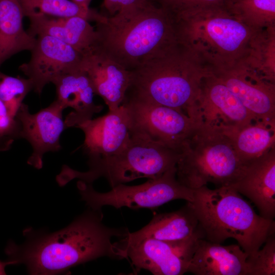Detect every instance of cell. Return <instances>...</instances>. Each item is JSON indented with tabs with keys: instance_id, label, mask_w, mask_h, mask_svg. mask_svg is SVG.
<instances>
[{
	"instance_id": "cell-1",
	"label": "cell",
	"mask_w": 275,
	"mask_h": 275,
	"mask_svg": "<svg viewBox=\"0 0 275 275\" xmlns=\"http://www.w3.org/2000/svg\"><path fill=\"white\" fill-rule=\"evenodd\" d=\"M101 210H89L66 228L51 233L39 232L32 228L23 231L26 241L17 245L10 241L6 248L12 265L22 264L31 274H57L71 267L107 257L127 259L121 240L130 232L127 228H112L104 225Z\"/></svg>"
},
{
	"instance_id": "cell-2",
	"label": "cell",
	"mask_w": 275,
	"mask_h": 275,
	"mask_svg": "<svg viewBox=\"0 0 275 275\" xmlns=\"http://www.w3.org/2000/svg\"><path fill=\"white\" fill-rule=\"evenodd\" d=\"M171 19L178 43L211 70L246 60L261 30L223 7L193 9Z\"/></svg>"
},
{
	"instance_id": "cell-3",
	"label": "cell",
	"mask_w": 275,
	"mask_h": 275,
	"mask_svg": "<svg viewBox=\"0 0 275 275\" xmlns=\"http://www.w3.org/2000/svg\"><path fill=\"white\" fill-rule=\"evenodd\" d=\"M95 30L97 46L130 71L178 44L171 18L150 0L113 16L104 14Z\"/></svg>"
},
{
	"instance_id": "cell-4",
	"label": "cell",
	"mask_w": 275,
	"mask_h": 275,
	"mask_svg": "<svg viewBox=\"0 0 275 275\" xmlns=\"http://www.w3.org/2000/svg\"><path fill=\"white\" fill-rule=\"evenodd\" d=\"M211 69L177 44L131 72L126 94L174 108L202 121L201 85Z\"/></svg>"
},
{
	"instance_id": "cell-5",
	"label": "cell",
	"mask_w": 275,
	"mask_h": 275,
	"mask_svg": "<svg viewBox=\"0 0 275 275\" xmlns=\"http://www.w3.org/2000/svg\"><path fill=\"white\" fill-rule=\"evenodd\" d=\"M190 202L206 240L221 244L234 238L248 255V258L253 257L274 233V221L257 214L231 186L211 189L205 185L194 189V199Z\"/></svg>"
},
{
	"instance_id": "cell-6",
	"label": "cell",
	"mask_w": 275,
	"mask_h": 275,
	"mask_svg": "<svg viewBox=\"0 0 275 275\" xmlns=\"http://www.w3.org/2000/svg\"><path fill=\"white\" fill-rule=\"evenodd\" d=\"M247 166L230 138L218 127L202 122L184 143L176 164V177L192 189L208 183L229 186L241 176Z\"/></svg>"
},
{
	"instance_id": "cell-7",
	"label": "cell",
	"mask_w": 275,
	"mask_h": 275,
	"mask_svg": "<svg viewBox=\"0 0 275 275\" xmlns=\"http://www.w3.org/2000/svg\"><path fill=\"white\" fill-rule=\"evenodd\" d=\"M130 134L128 142L118 152L88 166L87 171L70 168L69 179H78L92 184L96 179L104 177L113 187L138 178H157L176 166L180 152L146 138Z\"/></svg>"
},
{
	"instance_id": "cell-8",
	"label": "cell",
	"mask_w": 275,
	"mask_h": 275,
	"mask_svg": "<svg viewBox=\"0 0 275 275\" xmlns=\"http://www.w3.org/2000/svg\"><path fill=\"white\" fill-rule=\"evenodd\" d=\"M81 200L93 210L104 206L116 208L153 209L174 200L192 202L194 189L181 184L176 177V166L155 179L134 186L120 184L105 193L96 191L92 184L78 180L77 183Z\"/></svg>"
},
{
	"instance_id": "cell-9",
	"label": "cell",
	"mask_w": 275,
	"mask_h": 275,
	"mask_svg": "<svg viewBox=\"0 0 275 275\" xmlns=\"http://www.w3.org/2000/svg\"><path fill=\"white\" fill-rule=\"evenodd\" d=\"M122 104L127 109L130 134L180 153L186 141L203 122L171 107L129 94H126Z\"/></svg>"
},
{
	"instance_id": "cell-10",
	"label": "cell",
	"mask_w": 275,
	"mask_h": 275,
	"mask_svg": "<svg viewBox=\"0 0 275 275\" xmlns=\"http://www.w3.org/2000/svg\"><path fill=\"white\" fill-rule=\"evenodd\" d=\"M30 60L19 69L33 85V90L40 95L44 87L59 76L81 69L83 55L70 45L47 35H39Z\"/></svg>"
},
{
	"instance_id": "cell-11",
	"label": "cell",
	"mask_w": 275,
	"mask_h": 275,
	"mask_svg": "<svg viewBox=\"0 0 275 275\" xmlns=\"http://www.w3.org/2000/svg\"><path fill=\"white\" fill-rule=\"evenodd\" d=\"M211 72L239 98L257 121L275 123V82L266 79L245 61Z\"/></svg>"
},
{
	"instance_id": "cell-12",
	"label": "cell",
	"mask_w": 275,
	"mask_h": 275,
	"mask_svg": "<svg viewBox=\"0 0 275 275\" xmlns=\"http://www.w3.org/2000/svg\"><path fill=\"white\" fill-rule=\"evenodd\" d=\"M65 109L56 99L35 114L30 113L26 104H22L16 118L20 125V138L25 139L32 147L27 161L29 165L40 169L46 153L61 150V136L67 128L63 117Z\"/></svg>"
},
{
	"instance_id": "cell-13",
	"label": "cell",
	"mask_w": 275,
	"mask_h": 275,
	"mask_svg": "<svg viewBox=\"0 0 275 275\" xmlns=\"http://www.w3.org/2000/svg\"><path fill=\"white\" fill-rule=\"evenodd\" d=\"M199 108L203 122L219 128H241L257 121L211 70L202 80Z\"/></svg>"
},
{
	"instance_id": "cell-14",
	"label": "cell",
	"mask_w": 275,
	"mask_h": 275,
	"mask_svg": "<svg viewBox=\"0 0 275 275\" xmlns=\"http://www.w3.org/2000/svg\"><path fill=\"white\" fill-rule=\"evenodd\" d=\"M129 125L127 109L123 104L103 116L78 125L76 128L85 134L82 147L88 157V166L122 149L131 135Z\"/></svg>"
},
{
	"instance_id": "cell-15",
	"label": "cell",
	"mask_w": 275,
	"mask_h": 275,
	"mask_svg": "<svg viewBox=\"0 0 275 275\" xmlns=\"http://www.w3.org/2000/svg\"><path fill=\"white\" fill-rule=\"evenodd\" d=\"M81 69L89 77L95 94L103 99L109 111L117 109L123 102L131 85V72L97 46L83 56Z\"/></svg>"
},
{
	"instance_id": "cell-16",
	"label": "cell",
	"mask_w": 275,
	"mask_h": 275,
	"mask_svg": "<svg viewBox=\"0 0 275 275\" xmlns=\"http://www.w3.org/2000/svg\"><path fill=\"white\" fill-rule=\"evenodd\" d=\"M257 207L259 215L275 217V147L246 166L239 178L230 186Z\"/></svg>"
},
{
	"instance_id": "cell-17",
	"label": "cell",
	"mask_w": 275,
	"mask_h": 275,
	"mask_svg": "<svg viewBox=\"0 0 275 275\" xmlns=\"http://www.w3.org/2000/svg\"><path fill=\"white\" fill-rule=\"evenodd\" d=\"M194 208L190 202L180 209L155 215L145 227L134 232H129L124 239L125 242L152 238L174 244L205 239Z\"/></svg>"
},
{
	"instance_id": "cell-18",
	"label": "cell",
	"mask_w": 275,
	"mask_h": 275,
	"mask_svg": "<svg viewBox=\"0 0 275 275\" xmlns=\"http://www.w3.org/2000/svg\"><path fill=\"white\" fill-rule=\"evenodd\" d=\"M124 242L127 260L134 273L142 269L154 275H181L187 272L189 262L171 243L152 238Z\"/></svg>"
},
{
	"instance_id": "cell-19",
	"label": "cell",
	"mask_w": 275,
	"mask_h": 275,
	"mask_svg": "<svg viewBox=\"0 0 275 275\" xmlns=\"http://www.w3.org/2000/svg\"><path fill=\"white\" fill-rule=\"evenodd\" d=\"M248 255L239 244L198 240L187 272L196 275H250Z\"/></svg>"
},
{
	"instance_id": "cell-20",
	"label": "cell",
	"mask_w": 275,
	"mask_h": 275,
	"mask_svg": "<svg viewBox=\"0 0 275 275\" xmlns=\"http://www.w3.org/2000/svg\"><path fill=\"white\" fill-rule=\"evenodd\" d=\"M52 83L56 87V100L65 108L73 109L64 120L67 128L76 127L102 111L103 106L94 101L93 86L88 75L81 69L63 74Z\"/></svg>"
},
{
	"instance_id": "cell-21",
	"label": "cell",
	"mask_w": 275,
	"mask_h": 275,
	"mask_svg": "<svg viewBox=\"0 0 275 275\" xmlns=\"http://www.w3.org/2000/svg\"><path fill=\"white\" fill-rule=\"evenodd\" d=\"M28 17L30 21L28 32L33 36L43 34L56 38L83 56L97 45L96 31L84 18H59L39 14Z\"/></svg>"
},
{
	"instance_id": "cell-22",
	"label": "cell",
	"mask_w": 275,
	"mask_h": 275,
	"mask_svg": "<svg viewBox=\"0 0 275 275\" xmlns=\"http://www.w3.org/2000/svg\"><path fill=\"white\" fill-rule=\"evenodd\" d=\"M23 10L19 0H0V66L16 53L31 51L36 37L23 26Z\"/></svg>"
},
{
	"instance_id": "cell-23",
	"label": "cell",
	"mask_w": 275,
	"mask_h": 275,
	"mask_svg": "<svg viewBox=\"0 0 275 275\" xmlns=\"http://www.w3.org/2000/svg\"><path fill=\"white\" fill-rule=\"evenodd\" d=\"M218 128L230 138L246 164L275 147V123L256 121L241 128Z\"/></svg>"
},
{
	"instance_id": "cell-24",
	"label": "cell",
	"mask_w": 275,
	"mask_h": 275,
	"mask_svg": "<svg viewBox=\"0 0 275 275\" xmlns=\"http://www.w3.org/2000/svg\"><path fill=\"white\" fill-rule=\"evenodd\" d=\"M24 16L32 14L59 18L81 17L95 23L103 14L72 0H19Z\"/></svg>"
},
{
	"instance_id": "cell-25",
	"label": "cell",
	"mask_w": 275,
	"mask_h": 275,
	"mask_svg": "<svg viewBox=\"0 0 275 275\" xmlns=\"http://www.w3.org/2000/svg\"><path fill=\"white\" fill-rule=\"evenodd\" d=\"M245 61L266 79L275 82V25L260 30Z\"/></svg>"
},
{
	"instance_id": "cell-26",
	"label": "cell",
	"mask_w": 275,
	"mask_h": 275,
	"mask_svg": "<svg viewBox=\"0 0 275 275\" xmlns=\"http://www.w3.org/2000/svg\"><path fill=\"white\" fill-rule=\"evenodd\" d=\"M228 9L255 29L275 25V0H232Z\"/></svg>"
},
{
	"instance_id": "cell-27",
	"label": "cell",
	"mask_w": 275,
	"mask_h": 275,
	"mask_svg": "<svg viewBox=\"0 0 275 275\" xmlns=\"http://www.w3.org/2000/svg\"><path fill=\"white\" fill-rule=\"evenodd\" d=\"M32 90L33 83L28 78L0 72V99L12 116L16 117L24 98Z\"/></svg>"
},
{
	"instance_id": "cell-28",
	"label": "cell",
	"mask_w": 275,
	"mask_h": 275,
	"mask_svg": "<svg viewBox=\"0 0 275 275\" xmlns=\"http://www.w3.org/2000/svg\"><path fill=\"white\" fill-rule=\"evenodd\" d=\"M252 258L247 259L250 275L275 274V235H270Z\"/></svg>"
},
{
	"instance_id": "cell-29",
	"label": "cell",
	"mask_w": 275,
	"mask_h": 275,
	"mask_svg": "<svg viewBox=\"0 0 275 275\" xmlns=\"http://www.w3.org/2000/svg\"><path fill=\"white\" fill-rule=\"evenodd\" d=\"M171 18L183 12L211 7L228 8L232 0H154Z\"/></svg>"
},
{
	"instance_id": "cell-30",
	"label": "cell",
	"mask_w": 275,
	"mask_h": 275,
	"mask_svg": "<svg viewBox=\"0 0 275 275\" xmlns=\"http://www.w3.org/2000/svg\"><path fill=\"white\" fill-rule=\"evenodd\" d=\"M18 139H20L19 123L0 99V151L9 150L14 142Z\"/></svg>"
},
{
	"instance_id": "cell-31",
	"label": "cell",
	"mask_w": 275,
	"mask_h": 275,
	"mask_svg": "<svg viewBox=\"0 0 275 275\" xmlns=\"http://www.w3.org/2000/svg\"><path fill=\"white\" fill-rule=\"evenodd\" d=\"M146 0H103L102 7L113 16L123 10L138 6Z\"/></svg>"
},
{
	"instance_id": "cell-32",
	"label": "cell",
	"mask_w": 275,
	"mask_h": 275,
	"mask_svg": "<svg viewBox=\"0 0 275 275\" xmlns=\"http://www.w3.org/2000/svg\"><path fill=\"white\" fill-rule=\"evenodd\" d=\"M12 265V263L9 261H0V275L6 274L5 268L7 265Z\"/></svg>"
},
{
	"instance_id": "cell-33",
	"label": "cell",
	"mask_w": 275,
	"mask_h": 275,
	"mask_svg": "<svg viewBox=\"0 0 275 275\" xmlns=\"http://www.w3.org/2000/svg\"><path fill=\"white\" fill-rule=\"evenodd\" d=\"M72 1L81 6L89 7V5L92 0H72Z\"/></svg>"
}]
</instances>
